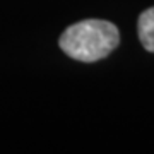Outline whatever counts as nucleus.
<instances>
[{"label":"nucleus","instance_id":"nucleus-1","mask_svg":"<svg viewBox=\"0 0 154 154\" xmlns=\"http://www.w3.org/2000/svg\"><path fill=\"white\" fill-rule=\"evenodd\" d=\"M60 48L79 62H98L108 57L120 43L115 24L99 19H88L72 24L60 36Z\"/></svg>","mask_w":154,"mask_h":154},{"label":"nucleus","instance_id":"nucleus-2","mask_svg":"<svg viewBox=\"0 0 154 154\" xmlns=\"http://www.w3.org/2000/svg\"><path fill=\"white\" fill-rule=\"evenodd\" d=\"M139 39L147 51L154 53V7L144 11L139 17Z\"/></svg>","mask_w":154,"mask_h":154}]
</instances>
